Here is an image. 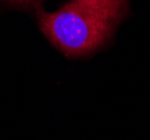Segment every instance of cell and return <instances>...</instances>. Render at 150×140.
<instances>
[{
	"mask_svg": "<svg viewBox=\"0 0 150 140\" xmlns=\"http://www.w3.org/2000/svg\"><path fill=\"white\" fill-rule=\"evenodd\" d=\"M128 6V0H69L53 13L38 8V26L64 56L85 57L111 40Z\"/></svg>",
	"mask_w": 150,
	"mask_h": 140,
	"instance_id": "obj_1",
	"label": "cell"
},
{
	"mask_svg": "<svg viewBox=\"0 0 150 140\" xmlns=\"http://www.w3.org/2000/svg\"><path fill=\"white\" fill-rule=\"evenodd\" d=\"M6 1L18 6H37L40 0H6Z\"/></svg>",
	"mask_w": 150,
	"mask_h": 140,
	"instance_id": "obj_2",
	"label": "cell"
}]
</instances>
